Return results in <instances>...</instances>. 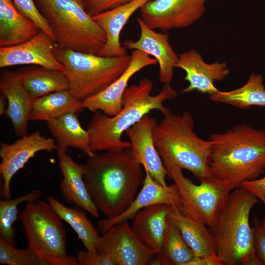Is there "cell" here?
Returning a JSON list of instances; mask_svg holds the SVG:
<instances>
[{
  "label": "cell",
  "instance_id": "cell-30",
  "mask_svg": "<svg viewBox=\"0 0 265 265\" xmlns=\"http://www.w3.org/2000/svg\"><path fill=\"white\" fill-rule=\"evenodd\" d=\"M159 264L187 265L195 258L191 249L184 239L179 229L169 219Z\"/></svg>",
  "mask_w": 265,
  "mask_h": 265
},
{
  "label": "cell",
  "instance_id": "cell-5",
  "mask_svg": "<svg viewBox=\"0 0 265 265\" xmlns=\"http://www.w3.org/2000/svg\"><path fill=\"white\" fill-rule=\"evenodd\" d=\"M259 199L240 187L233 189L211 229L223 265H263L253 245L249 215Z\"/></svg>",
  "mask_w": 265,
  "mask_h": 265
},
{
  "label": "cell",
  "instance_id": "cell-15",
  "mask_svg": "<svg viewBox=\"0 0 265 265\" xmlns=\"http://www.w3.org/2000/svg\"><path fill=\"white\" fill-rule=\"evenodd\" d=\"M175 68L185 72V80L188 82V85L182 90L183 93L197 91L210 95L219 90L214 82L224 80L230 72L226 62L206 63L195 49L180 53Z\"/></svg>",
  "mask_w": 265,
  "mask_h": 265
},
{
  "label": "cell",
  "instance_id": "cell-18",
  "mask_svg": "<svg viewBox=\"0 0 265 265\" xmlns=\"http://www.w3.org/2000/svg\"><path fill=\"white\" fill-rule=\"evenodd\" d=\"M144 172L145 177L139 193L121 214L100 220L97 223L100 232L104 234L112 226L133 218L137 212L147 207L159 204H176L177 191L175 184L164 186L156 181L147 171Z\"/></svg>",
  "mask_w": 265,
  "mask_h": 265
},
{
  "label": "cell",
  "instance_id": "cell-13",
  "mask_svg": "<svg viewBox=\"0 0 265 265\" xmlns=\"http://www.w3.org/2000/svg\"><path fill=\"white\" fill-rule=\"evenodd\" d=\"M56 45L47 34L40 30L26 42L15 46L0 47V68L31 65L63 72L64 66L54 53Z\"/></svg>",
  "mask_w": 265,
  "mask_h": 265
},
{
  "label": "cell",
  "instance_id": "cell-19",
  "mask_svg": "<svg viewBox=\"0 0 265 265\" xmlns=\"http://www.w3.org/2000/svg\"><path fill=\"white\" fill-rule=\"evenodd\" d=\"M150 0H132L122 5L93 16L106 34V41L97 55L105 57L127 55L120 40L121 32L131 16Z\"/></svg>",
  "mask_w": 265,
  "mask_h": 265
},
{
  "label": "cell",
  "instance_id": "cell-22",
  "mask_svg": "<svg viewBox=\"0 0 265 265\" xmlns=\"http://www.w3.org/2000/svg\"><path fill=\"white\" fill-rule=\"evenodd\" d=\"M171 205L159 204L140 210L133 217L132 229L138 238L159 257L168 225Z\"/></svg>",
  "mask_w": 265,
  "mask_h": 265
},
{
  "label": "cell",
  "instance_id": "cell-3",
  "mask_svg": "<svg viewBox=\"0 0 265 265\" xmlns=\"http://www.w3.org/2000/svg\"><path fill=\"white\" fill-rule=\"evenodd\" d=\"M153 88L152 80L144 78L126 89L122 108L116 115L109 116L99 110L95 112L86 129L93 153L130 147L129 141L122 140L123 133L151 111L158 110L161 112L166 107L163 103L177 95L170 84H164L155 95L151 94Z\"/></svg>",
  "mask_w": 265,
  "mask_h": 265
},
{
  "label": "cell",
  "instance_id": "cell-29",
  "mask_svg": "<svg viewBox=\"0 0 265 265\" xmlns=\"http://www.w3.org/2000/svg\"><path fill=\"white\" fill-rule=\"evenodd\" d=\"M48 202L62 219L76 233L86 250L101 251V236L98 230L87 217L83 210L75 206L67 207L53 196H49Z\"/></svg>",
  "mask_w": 265,
  "mask_h": 265
},
{
  "label": "cell",
  "instance_id": "cell-6",
  "mask_svg": "<svg viewBox=\"0 0 265 265\" xmlns=\"http://www.w3.org/2000/svg\"><path fill=\"white\" fill-rule=\"evenodd\" d=\"M53 33L57 47L98 54L105 32L85 9L84 0H35Z\"/></svg>",
  "mask_w": 265,
  "mask_h": 265
},
{
  "label": "cell",
  "instance_id": "cell-14",
  "mask_svg": "<svg viewBox=\"0 0 265 265\" xmlns=\"http://www.w3.org/2000/svg\"><path fill=\"white\" fill-rule=\"evenodd\" d=\"M156 120L148 114L125 132L130 140L132 153L136 160L159 184L167 186V171L154 139Z\"/></svg>",
  "mask_w": 265,
  "mask_h": 265
},
{
  "label": "cell",
  "instance_id": "cell-11",
  "mask_svg": "<svg viewBox=\"0 0 265 265\" xmlns=\"http://www.w3.org/2000/svg\"><path fill=\"white\" fill-rule=\"evenodd\" d=\"M54 150H56L55 139L42 135L39 131L23 136L12 144L1 142L0 146L1 197L4 199L10 198L12 178L30 158L40 151Z\"/></svg>",
  "mask_w": 265,
  "mask_h": 265
},
{
  "label": "cell",
  "instance_id": "cell-32",
  "mask_svg": "<svg viewBox=\"0 0 265 265\" xmlns=\"http://www.w3.org/2000/svg\"><path fill=\"white\" fill-rule=\"evenodd\" d=\"M0 264L6 265H44L30 248H15L0 237Z\"/></svg>",
  "mask_w": 265,
  "mask_h": 265
},
{
  "label": "cell",
  "instance_id": "cell-8",
  "mask_svg": "<svg viewBox=\"0 0 265 265\" xmlns=\"http://www.w3.org/2000/svg\"><path fill=\"white\" fill-rule=\"evenodd\" d=\"M27 241L44 265H79L67 253L66 230L51 205L40 199L26 203L19 214Z\"/></svg>",
  "mask_w": 265,
  "mask_h": 265
},
{
  "label": "cell",
  "instance_id": "cell-27",
  "mask_svg": "<svg viewBox=\"0 0 265 265\" xmlns=\"http://www.w3.org/2000/svg\"><path fill=\"white\" fill-rule=\"evenodd\" d=\"M84 109L83 102L69 90L55 91L33 101L29 120L48 122L69 112L79 114Z\"/></svg>",
  "mask_w": 265,
  "mask_h": 265
},
{
  "label": "cell",
  "instance_id": "cell-17",
  "mask_svg": "<svg viewBox=\"0 0 265 265\" xmlns=\"http://www.w3.org/2000/svg\"><path fill=\"white\" fill-rule=\"evenodd\" d=\"M157 63L147 53L133 50L130 64L123 74L105 89L83 101V107L94 112L99 110L109 116L116 115L122 108L123 95L131 78L143 68Z\"/></svg>",
  "mask_w": 265,
  "mask_h": 265
},
{
  "label": "cell",
  "instance_id": "cell-33",
  "mask_svg": "<svg viewBox=\"0 0 265 265\" xmlns=\"http://www.w3.org/2000/svg\"><path fill=\"white\" fill-rule=\"evenodd\" d=\"M15 7L24 15L32 21L40 30L44 31L53 41L55 38L47 21L39 11L35 0H12Z\"/></svg>",
  "mask_w": 265,
  "mask_h": 265
},
{
  "label": "cell",
  "instance_id": "cell-38",
  "mask_svg": "<svg viewBox=\"0 0 265 265\" xmlns=\"http://www.w3.org/2000/svg\"><path fill=\"white\" fill-rule=\"evenodd\" d=\"M187 265H223L217 255L195 257Z\"/></svg>",
  "mask_w": 265,
  "mask_h": 265
},
{
  "label": "cell",
  "instance_id": "cell-2",
  "mask_svg": "<svg viewBox=\"0 0 265 265\" xmlns=\"http://www.w3.org/2000/svg\"><path fill=\"white\" fill-rule=\"evenodd\" d=\"M212 142V178L235 188L265 172V130L246 124L214 133Z\"/></svg>",
  "mask_w": 265,
  "mask_h": 265
},
{
  "label": "cell",
  "instance_id": "cell-26",
  "mask_svg": "<svg viewBox=\"0 0 265 265\" xmlns=\"http://www.w3.org/2000/svg\"><path fill=\"white\" fill-rule=\"evenodd\" d=\"M17 73L33 101L55 91L69 90L63 71L32 65L21 68Z\"/></svg>",
  "mask_w": 265,
  "mask_h": 265
},
{
  "label": "cell",
  "instance_id": "cell-7",
  "mask_svg": "<svg viewBox=\"0 0 265 265\" xmlns=\"http://www.w3.org/2000/svg\"><path fill=\"white\" fill-rule=\"evenodd\" d=\"M54 53L64 66L69 90L83 102L107 87L129 66L131 55L105 57L57 47Z\"/></svg>",
  "mask_w": 265,
  "mask_h": 265
},
{
  "label": "cell",
  "instance_id": "cell-39",
  "mask_svg": "<svg viewBox=\"0 0 265 265\" xmlns=\"http://www.w3.org/2000/svg\"><path fill=\"white\" fill-rule=\"evenodd\" d=\"M7 107V101L5 96L1 93L0 96V114H5Z\"/></svg>",
  "mask_w": 265,
  "mask_h": 265
},
{
  "label": "cell",
  "instance_id": "cell-1",
  "mask_svg": "<svg viewBox=\"0 0 265 265\" xmlns=\"http://www.w3.org/2000/svg\"><path fill=\"white\" fill-rule=\"evenodd\" d=\"M144 177L130 147L94 153L83 164V179L89 195L99 212L108 218L129 207Z\"/></svg>",
  "mask_w": 265,
  "mask_h": 265
},
{
  "label": "cell",
  "instance_id": "cell-4",
  "mask_svg": "<svg viewBox=\"0 0 265 265\" xmlns=\"http://www.w3.org/2000/svg\"><path fill=\"white\" fill-rule=\"evenodd\" d=\"M154 130L157 149L165 166L175 165L190 171L200 181L212 179L210 173L212 142L200 138L187 110L174 114L167 108Z\"/></svg>",
  "mask_w": 265,
  "mask_h": 265
},
{
  "label": "cell",
  "instance_id": "cell-31",
  "mask_svg": "<svg viewBox=\"0 0 265 265\" xmlns=\"http://www.w3.org/2000/svg\"><path fill=\"white\" fill-rule=\"evenodd\" d=\"M41 194L40 190L34 189L20 197L0 201V237L15 246L16 235L13 225L19 219L18 206L24 202L37 201Z\"/></svg>",
  "mask_w": 265,
  "mask_h": 265
},
{
  "label": "cell",
  "instance_id": "cell-23",
  "mask_svg": "<svg viewBox=\"0 0 265 265\" xmlns=\"http://www.w3.org/2000/svg\"><path fill=\"white\" fill-rule=\"evenodd\" d=\"M168 218L179 229L195 257L217 255L214 237L205 224L184 215L175 204H171Z\"/></svg>",
  "mask_w": 265,
  "mask_h": 265
},
{
  "label": "cell",
  "instance_id": "cell-24",
  "mask_svg": "<svg viewBox=\"0 0 265 265\" xmlns=\"http://www.w3.org/2000/svg\"><path fill=\"white\" fill-rule=\"evenodd\" d=\"M39 30L32 21L17 9L12 0H0V47L23 43Z\"/></svg>",
  "mask_w": 265,
  "mask_h": 265
},
{
  "label": "cell",
  "instance_id": "cell-34",
  "mask_svg": "<svg viewBox=\"0 0 265 265\" xmlns=\"http://www.w3.org/2000/svg\"><path fill=\"white\" fill-rule=\"evenodd\" d=\"M76 258L79 265H116L113 258L104 252L81 250Z\"/></svg>",
  "mask_w": 265,
  "mask_h": 265
},
{
  "label": "cell",
  "instance_id": "cell-36",
  "mask_svg": "<svg viewBox=\"0 0 265 265\" xmlns=\"http://www.w3.org/2000/svg\"><path fill=\"white\" fill-rule=\"evenodd\" d=\"M253 224L254 249L263 265H265V230L262 227L261 221L258 217L253 219Z\"/></svg>",
  "mask_w": 265,
  "mask_h": 265
},
{
  "label": "cell",
  "instance_id": "cell-21",
  "mask_svg": "<svg viewBox=\"0 0 265 265\" xmlns=\"http://www.w3.org/2000/svg\"><path fill=\"white\" fill-rule=\"evenodd\" d=\"M62 175L60 189L65 201L97 218L99 212L95 207L83 179V164L75 162L67 152H57Z\"/></svg>",
  "mask_w": 265,
  "mask_h": 265
},
{
  "label": "cell",
  "instance_id": "cell-12",
  "mask_svg": "<svg viewBox=\"0 0 265 265\" xmlns=\"http://www.w3.org/2000/svg\"><path fill=\"white\" fill-rule=\"evenodd\" d=\"M101 251L108 254L116 265H145L157 254L138 238L128 221L112 226L103 234Z\"/></svg>",
  "mask_w": 265,
  "mask_h": 265
},
{
  "label": "cell",
  "instance_id": "cell-10",
  "mask_svg": "<svg viewBox=\"0 0 265 265\" xmlns=\"http://www.w3.org/2000/svg\"><path fill=\"white\" fill-rule=\"evenodd\" d=\"M207 0H150L140 9L149 26L161 31L189 27L205 14Z\"/></svg>",
  "mask_w": 265,
  "mask_h": 265
},
{
  "label": "cell",
  "instance_id": "cell-37",
  "mask_svg": "<svg viewBox=\"0 0 265 265\" xmlns=\"http://www.w3.org/2000/svg\"><path fill=\"white\" fill-rule=\"evenodd\" d=\"M238 187H242L254 194L265 206V175L260 178L245 181Z\"/></svg>",
  "mask_w": 265,
  "mask_h": 265
},
{
  "label": "cell",
  "instance_id": "cell-16",
  "mask_svg": "<svg viewBox=\"0 0 265 265\" xmlns=\"http://www.w3.org/2000/svg\"><path fill=\"white\" fill-rule=\"evenodd\" d=\"M137 22L140 28L139 38L136 41L126 40L123 42V46L126 49L139 51L154 57L159 67L160 82L170 84L179 55L169 43V35L156 31L140 17L137 18Z\"/></svg>",
  "mask_w": 265,
  "mask_h": 265
},
{
  "label": "cell",
  "instance_id": "cell-40",
  "mask_svg": "<svg viewBox=\"0 0 265 265\" xmlns=\"http://www.w3.org/2000/svg\"><path fill=\"white\" fill-rule=\"evenodd\" d=\"M261 225L263 229L265 230V217L261 221Z\"/></svg>",
  "mask_w": 265,
  "mask_h": 265
},
{
  "label": "cell",
  "instance_id": "cell-35",
  "mask_svg": "<svg viewBox=\"0 0 265 265\" xmlns=\"http://www.w3.org/2000/svg\"><path fill=\"white\" fill-rule=\"evenodd\" d=\"M132 0H84L85 9L87 13L93 17L112 9Z\"/></svg>",
  "mask_w": 265,
  "mask_h": 265
},
{
  "label": "cell",
  "instance_id": "cell-9",
  "mask_svg": "<svg viewBox=\"0 0 265 265\" xmlns=\"http://www.w3.org/2000/svg\"><path fill=\"white\" fill-rule=\"evenodd\" d=\"M167 176L174 181L177 191L176 206L184 215L200 221L210 228L214 225L232 186L212 179L200 180L196 185L175 165L165 166Z\"/></svg>",
  "mask_w": 265,
  "mask_h": 265
},
{
  "label": "cell",
  "instance_id": "cell-25",
  "mask_svg": "<svg viewBox=\"0 0 265 265\" xmlns=\"http://www.w3.org/2000/svg\"><path fill=\"white\" fill-rule=\"evenodd\" d=\"M75 112L66 113L47 122L55 141L57 152H67L69 147L82 151L87 156L93 153L90 148L88 132L81 126Z\"/></svg>",
  "mask_w": 265,
  "mask_h": 265
},
{
  "label": "cell",
  "instance_id": "cell-28",
  "mask_svg": "<svg viewBox=\"0 0 265 265\" xmlns=\"http://www.w3.org/2000/svg\"><path fill=\"white\" fill-rule=\"evenodd\" d=\"M215 103H221L242 109L252 106H265V86L261 74L252 73L241 87L228 91H218L209 95Z\"/></svg>",
  "mask_w": 265,
  "mask_h": 265
},
{
  "label": "cell",
  "instance_id": "cell-20",
  "mask_svg": "<svg viewBox=\"0 0 265 265\" xmlns=\"http://www.w3.org/2000/svg\"><path fill=\"white\" fill-rule=\"evenodd\" d=\"M0 90L6 97L5 115L12 122L15 134L21 137L27 134V122L32 100L17 72L3 69L0 77Z\"/></svg>",
  "mask_w": 265,
  "mask_h": 265
}]
</instances>
